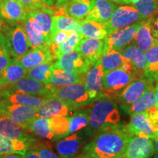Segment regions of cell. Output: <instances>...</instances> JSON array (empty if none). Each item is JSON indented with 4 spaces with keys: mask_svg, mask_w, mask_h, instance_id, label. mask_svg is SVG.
<instances>
[{
    "mask_svg": "<svg viewBox=\"0 0 158 158\" xmlns=\"http://www.w3.org/2000/svg\"><path fill=\"white\" fill-rule=\"evenodd\" d=\"M153 84L154 83L149 81L143 76H135L124 89L118 99L121 108L129 106L135 102L144 92H147Z\"/></svg>",
    "mask_w": 158,
    "mask_h": 158,
    "instance_id": "8fae6325",
    "label": "cell"
},
{
    "mask_svg": "<svg viewBox=\"0 0 158 158\" xmlns=\"http://www.w3.org/2000/svg\"><path fill=\"white\" fill-rule=\"evenodd\" d=\"M28 14L40 27L43 34L48 40V45H50L53 35V18L56 14V8L54 6H47L44 8L31 11Z\"/></svg>",
    "mask_w": 158,
    "mask_h": 158,
    "instance_id": "d6986e66",
    "label": "cell"
},
{
    "mask_svg": "<svg viewBox=\"0 0 158 158\" xmlns=\"http://www.w3.org/2000/svg\"><path fill=\"white\" fill-rule=\"evenodd\" d=\"M6 86H7L5 84V83L3 81L2 79L0 78V93H1L2 91L3 90V89L5 88Z\"/></svg>",
    "mask_w": 158,
    "mask_h": 158,
    "instance_id": "11a10c76",
    "label": "cell"
},
{
    "mask_svg": "<svg viewBox=\"0 0 158 158\" xmlns=\"http://www.w3.org/2000/svg\"><path fill=\"white\" fill-rule=\"evenodd\" d=\"M55 15L66 14L81 22L89 14L91 0H71L62 7H55Z\"/></svg>",
    "mask_w": 158,
    "mask_h": 158,
    "instance_id": "ac0fdd59",
    "label": "cell"
},
{
    "mask_svg": "<svg viewBox=\"0 0 158 158\" xmlns=\"http://www.w3.org/2000/svg\"><path fill=\"white\" fill-rule=\"evenodd\" d=\"M133 5L143 20L158 14V0H135Z\"/></svg>",
    "mask_w": 158,
    "mask_h": 158,
    "instance_id": "74e56055",
    "label": "cell"
},
{
    "mask_svg": "<svg viewBox=\"0 0 158 158\" xmlns=\"http://www.w3.org/2000/svg\"><path fill=\"white\" fill-rule=\"evenodd\" d=\"M45 5L49 6V7H53L56 3V0H43Z\"/></svg>",
    "mask_w": 158,
    "mask_h": 158,
    "instance_id": "f5cc1de1",
    "label": "cell"
},
{
    "mask_svg": "<svg viewBox=\"0 0 158 158\" xmlns=\"http://www.w3.org/2000/svg\"><path fill=\"white\" fill-rule=\"evenodd\" d=\"M29 140L12 139L0 134V155L19 154L24 155L29 148Z\"/></svg>",
    "mask_w": 158,
    "mask_h": 158,
    "instance_id": "4dcf8cb0",
    "label": "cell"
},
{
    "mask_svg": "<svg viewBox=\"0 0 158 158\" xmlns=\"http://www.w3.org/2000/svg\"><path fill=\"white\" fill-rule=\"evenodd\" d=\"M141 23H134L108 35L106 38L107 48L121 51L129 45L132 44Z\"/></svg>",
    "mask_w": 158,
    "mask_h": 158,
    "instance_id": "9a60e30c",
    "label": "cell"
},
{
    "mask_svg": "<svg viewBox=\"0 0 158 158\" xmlns=\"http://www.w3.org/2000/svg\"><path fill=\"white\" fill-rule=\"evenodd\" d=\"M143 21V19L135 7L124 5L116 7L109 20L104 23L103 26L108 35H109L119 29Z\"/></svg>",
    "mask_w": 158,
    "mask_h": 158,
    "instance_id": "5b68a950",
    "label": "cell"
},
{
    "mask_svg": "<svg viewBox=\"0 0 158 158\" xmlns=\"http://www.w3.org/2000/svg\"><path fill=\"white\" fill-rule=\"evenodd\" d=\"M91 64L100 62L107 50L106 38L102 40L82 38L76 48Z\"/></svg>",
    "mask_w": 158,
    "mask_h": 158,
    "instance_id": "4fadbf2b",
    "label": "cell"
},
{
    "mask_svg": "<svg viewBox=\"0 0 158 158\" xmlns=\"http://www.w3.org/2000/svg\"><path fill=\"white\" fill-rule=\"evenodd\" d=\"M71 109L72 108L62 100L55 98H48L40 107L37 108V117L53 118L67 116Z\"/></svg>",
    "mask_w": 158,
    "mask_h": 158,
    "instance_id": "ffe728a7",
    "label": "cell"
},
{
    "mask_svg": "<svg viewBox=\"0 0 158 158\" xmlns=\"http://www.w3.org/2000/svg\"><path fill=\"white\" fill-rule=\"evenodd\" d=\"M78 158H91V157H78Z\"/></svg>",
    "mask_w": 158,
    "mask_h": 158,
    "instance_id": "6125c7cd",
    "label": "cell"
},
{
    "mask_svg": "<svg viewBox=\"0 0 158 158\" xmlns=\"http://www.w3.org/2000/svg\"><path fill=\"white\" fill-rule=\"evenodd\" d=\"M146 113L147 114L148 119L154 133L158 131V107L155 106L151 108L146 111Z\"/></svg>",
    "mask_w": 158,
    "mask_h": 158,
    "instance_id": "ee69618b",
    "label": "cell"
},
{
    "mask_svg": "<svg viewBox=\"0 0 158 158\" xmlns=\"http://www.w3.org/2000/svg\"><path fill=\"white\" fill-rule=\"evenodd\" d=\"M54 61H51L29 68L27 70L26 76L45 84H48L49 79L54 69Z\"/></svg>",
    "mask_w": 158,
    "mask_h": 158,
    "instance_id": "d590c367",
    "label": "cell"
},
{
    "mask_svg": "<svg viewBox=\"0 0 158 158\" xmlns=\"http://www.w3.org/2000/svg\"><path fill=\"white\" fill-rule=\"evenodd\" d=\"M146 66L143 76L149 81H158V45H155L145 53Z\"/></svg>",
    "mask_w": 158,
    "mask_h": 158,
    "instance_id": "1f68e13d",
    "label": "cell"
},
{
    "mask_svg": "<svg viewBox=\"0 0 158 158\" xmlns=\"http://www.w3.org/2000/svg\"><path fill=\"white\" fill-rule=\"evenodd\" d=\"M127 126L119 125L97 134L84 148L81 157L91 158H122L132 137Z\"/></svg>",
    "mask_w": 158,
    "mask_h": 158,
    "instance_id": "6da1fadb",
    "label": "cell"
},
{
    "mask_svg": "<svg viewBox=\"0 0 158 158\" xmlns=\"http://www.w3.org/2000/svg\"><path fill=\"white\" fill-rule=\"evenodd\" d=\"M7 48L5 35L0 34V72L8 65L13 59Z\"/></svg>",
    "mask_w": 158,
    "mask_h": 158,
    "instance_id": "b9f144b4",
    "label": "cell"
},
{
    "mask_svg": "<svg viewBox=\"0 0 158 158\" xmlns=\"http://www.w3.org/2000/svg\"><path fill=\"white\" fill-rule=\"evenodd\" d=\"M120 52L124 59L133 66L135 76H143L146 66V57L144 51L133 43L124 48Z\"/></svg>",
    "mask_w": 158,
    "mask_h": 158,
    "instance_id": "cb8c5ba5",
    "label": "cell"
},
{
    "mask_svg": "<svg viewBox=\"0 0 158 158\" xmlns=\"http://www.w3.org/2000/svg\"><path fill=\"white\" fill-rule=\"evenodd\" d=\"M2 157H0V158H23V155H19V154H7V155H1Z\"/></svg>",
    "mask_w": 158,
    "mask_h": 158,
    "instance_id": "f907efd6",
    "label": "cell"
},
{
    "mask_svg": "<svg viewBox=\"0 0 158 158\" xmlns=\"http://www.w3.org/2000/svg\"><path fill=\"white\" fill-rule=\"evenodd\" d=\"M21 25L27 34L31 49L43 45H48V40L43 34L42 29L29 14Z\"/></svg>",
    "mask_w": 158,
    "mask_h": 158,
    "instance_id": "d4e9b609",
    "label": "cell"
},
{
    "mask_svg": "<svg viewBox=\"0 0 158 158\" xmlns=\"http://www.w3.org/2000/svg\"><path fill=\"white\" fill-rule=\"evenodd\" d=\"M4 35L10 54L13 59H20L30 48L27 34L21 24H9Z\"/></svg>",
    "mask_w": 158,
    "mask_h": 158,
    "instance_id": "52a82bcc",
    "label": "cell"
},
{
    "mask_svg": "<svg viewBox=\"0 0 158 158\" xmlns=\"http://www.w3.org/2000/svg\"><path fill=\"white\" fill-rule=\"evenodd\" d=\"M135 0H124L123 4H126V5H130V4H133Z\"/></svg>",
    "mask_w": 158,
    "mask_h": 158,
    "instance_id": "680465c9",
    "label": "cell"
},
{
    "mask_svg": "<svg viewBox=\"0 0 158 158\" xmlns=\"http://www.w3.org/2000/svg\"><path fill=\"white\" fill-rule=\"evenodd\" d=\"M154 147H155V154L158 153V139L154 140Z\"/></svg>",
    "mask_w": 158,
    "mask_h": 158,
    "instance_id": "9f6ffc18",
    "label": "cell"
},
{
    "mask_svg": "<svg viewBox=\"0 0 158 158\" xmlns=\"http://www.w3.org/2000/svg\"><path fill=\"white\" fill-rule=\"evenodd\" d=\"M84 75L79 73L66 72L54 66L48 84L56 86H63L76 83H84Z\"/></svg>",
    "mask_w": 158,
    "mask_h": 158,
    "instance_id": "83f0119b",
    "label": "cell"
},
{
    "mask_svg": "<svg viewBox=\"0 0 158 158\" xmlns=\"http://www.w3.org/2000/svg\"><path fill=\"white\" fill-rule=\"evenodd\" d=\"M155 94L156 98V105H157V107H158V81L156 82L155 86Z\"/></svg>",
    "mask_w": 158,
    "mask_h": 158,
    "instance_id": "db71d44e",
    "label": "cell"
},
{
    "mask_svg": "<svg viewBox=\"0 0 158 158\" xmlns=\"http://www.w3.org/2000/svg\"><path fill=\"white\" fill-rule=\"evenodd\" d=\"M70 1H71V0H56V3H55V5L54 6L56 7H62V6L65 5L66 3L69 2Z\"/></svg>",
    "mask_w": 158,
    "mask_h": 158,
    "instance_id": "816d5d0a",
    "label": "cell"
},
{
    "mask_svg": "<svg viewBox=\"0 0 158 158\" xmlns=\"http://www.w3.org/2000/svg\"><path fill=\"white\" fill-rule=\"evenodd\" d=\"M79 34L82 38L102 40L108 36L103 23L87 19L81 22Z\"/></svg>",
    "mask_w": 158,
    "mask_h": 158,
    "instance_id": "f546056e",
    "label": "cell"
},
{
    "mask_svg": "<svg viewBox=\"0 0 158 158\" xmlns=\"http://www.w3.org/2000/svg\"><path fill=\"white\" fill-rule=\"evenodd\" d=\"M68 120L69 130L68 135L86 127L89 124V114H78L68 117Z\"/></svg>",
    "mask_w": 158,
    "mask_h": 158,
    "instance_id": "60d3db41",
    "label": "cell"
},
{
    "mask_svg": "<svg viewBox=\"0 0 158 158\" xmlns=\"http://www.w3.org/2000/svg\"><path fill=\"white\" fill-rule=\"evenodd\" d=\"M152 19L143 20L138 27L137 32L134 38V44L139 48L146 52L150 48L155 45H158V42L154 38L151 31Z\"/></svg>",
    "mask_w": 158,
    "mask_h": 158,
    "instance_id": "484cf974",
    "label": "cell"
},
{
    "mask_svg": "<svg viewBox=\"0 0 158 158\" xmlns=\"http://www.w3.org/2000/svg\"><path fill=\"white\" fill-rule=\"evenodd\" d=\"M0 114L7 116L20 127L28 129L29 124L37 118V108L0 100Z\"/></svg>",
    "mask_w": 158,
    "mask_h": 158,
    "instance_id": "8992f818",
    "label": "cell"
},
{
    "mask_svg": "<svg viewBox=\"0 0 158 158\" xmlns=\"http://www.w3.org/2000/svg\"><path fill=\"white\" fill-rule=\"evenodd\" d=\"M81 138L78 134L68 135L57 142L56 148L60 158H73L81 147Z\"/></svg>",
    "mask_w": 158,
    "mask_h": 158,
    "instance_id": "f1b7e54d",
    "label": "cell"
},
{
    "mask_svg": "<svg viewBox=\"0 0 158 158\" xmlns=\"http://www.w3.org/2000/svg\"><path fill=\"white\" fill-rule=\"evenodd\" d=\"M151 31L153 37L158 42V14L152 19Z\"/></svg>",
    "mask_w": 158,
    "mask_h": 158,
    "instance_id": "7dc6e473",
    "label": "cell"
},
{
    "mask_svg": "<svg viewBox=\"0 0 158 158\" xmlns=\"http://www.w3.org/2000/svg\"><path fill=\"white\" fill-rule=\"evenodd\" d=\"M116 8V4L109 0H91L90 13L86 19L104 23L109 20Z\"/></svg>",
    "mask_w": 158,
    "mask_h": 158,
    "instance_id": "7402d4cb",
    "label": "cell"
},
{
    "mask_svg": "<svg viewBox=\"0 0 158 158\" xmlns=\"http://www.w3.org/2000/svg\"><path fill=\"white\" fill-rule=\"evenodd\" d=\"M54 60H56L54 54L48 45H43L31 48L19 59L20 62L27 70Z\"/></svg>",
    "mask_w": 158,
    "mask_h": 158,
    "instance_id": "e0dca14e",
    "label": "cell"
},
{
    "mask_svg": "<svg viewBox=\"0 0 158 158\" xmlns=\"http://www.w3.org/2000/svg\"><path fill=\"white\" fill-rule=\"evenodd\" d=\"M9 87L11 89L23 93L43 97V98H51L55 86L50 84H45L25 76Z\"/></svg>",
    "mask_w": 158,
    "mask_h": 158,
    "instance_id": "7c38bea8",
    "label": "cell"
},
{
    "mask_svg": "<svg viewBox=\"0 0 158 158\" xmlns=\"http://www.w3.org/2000/svg\"><path fill=\"white\" fill-rule=\"evenodd\" d=\"M48 98H43L21 92L11 89L9 86H6L0 93V100L10 102V103L21 104L23 106L38 108L42 106L45 100Z\"/></svg>",
    "mask_w": 158,
    "mask_h": 158,
    "instance_id": "2e32d148",
    "label": "cell"
},
{
    "mask_svg": "<svg viewBox=\"0 0 158 158\" xmlns=\"http://www.w3.org/2000/svg\"><path fill=\"white\" fill-rule=\"evenodd\" d=\"M51 98L62 100L72 109L82 107L92 101L82 82L63 86H55Z\"/></svg>",
    "mask_w": 158,
    "mask_h": 158,
    "instance_id": "277c9868",
    "label": "cell"
},
{
    "mask_svg": "<svg viewBox=\"0 0 158 158\" xmlns=\"http://www.w3.org/2000/svg\"><path fill=\"white\" fill-rule=\"evenodd\" d=\"M135 76L122 68L110 71L102 77L101 98L118 100Z\"/></svg>",
    "mask_w": 158,
    "mask_h": 158,
    "instance_id": "3957f363",
    "label": "cell"
},
{
    "mask_svg": "<svg viewBox=\"0 0 158 158\" xmlns=\"http://www.w3.org/2000/svg\"><path fill=\"white\" fill-rule=\"evenodd\" d=\"M126 126L132 135L154 139V132L150 125L146 112L131 115L130 123Z\"/></svg>",
    "mask_w": 158,
    "mask_h": 158,
    "instance_id": "44dd1931",
    "label": "cell"
},
{
    "mask_svg": "<svg viewBox=\"0 0 158 158\" xmlns=\"http://www.w3.org/2000/svg\"><path fill=\"white\" fill-rule=\"evenodd\" d=\"M71 31H59L55 32L52 35L51 37V41L49 46L51 47V49L56 48L57 45L61 44L64 40L68 37V35L70 34Z\"/></svg>",
    "mask_w": 158,
    "mask_h": 158,
    "instance_id": "f6af8a7d",
    "label": "cell"
},
{
    "mask_svg": "<svg viewBox=\"0 0 158 158\" xmlns=\"http://www.w3.org/2000/svg\"><path fill=\"white\" fill-rule=\"evenodd\" d=\"M50 118V128L54 134V139H58L68 136L69 120L66 116H57Z\"/></svg>",
    "mask_w": 158,
    "mask_h": 158,
    "instance_id": "ab89813d",
    "label": "cell"
},
{
    "mask_svg": "<svg viewBox=\"0 0 158 158\" xmlns=\"http://www.w3.org/2000/svg\"><path fill=\"white\" fill-rule=\"evenodd\" d=\"M124 62V58L121 52L110 48H107L100 59V64L104 74L122 68Z\"/></svg>",
    "mask_w": 158,
    "mask_h": 158,
    "instance_id": "836d02e7",
    "label": "cell"
},
{
    "mask_svg": "<svg viewBox=\"0 0 158 158\" xmlns=\"http://www.w3.org/2000/svg\"><path fill=\"white\" fill-rule=\"evenodd\" d=\"M155 106H157V105H156L155 87L152 84L149 89L144 92L138 100L129 106L122 107V109L125 113L133 115L135 114L147 111L150 108Z\"/></svg>",
    "mask_w": 158,
    "mask_h": 158,
    "instance_id": "603a6c76",
    "label": "cell"
},
{
    "mask_svg": "<svg viewBox=\"0 0 158 158\" xmlns=\"http://www.w3.org/2000/svg\"><path fill=\"white\" fill-rule=\"evenodd\" d=\"M90 62L81 54L77 48L61 55L55 61L54 67L66 72H76L86 75Z\"/></svg>",
    "mask_w": 158,
    "mask_h": 158,
    "instance_id": "ba28073f",
    "label": "cell"
},
{
    "mask_svg": "<svg viewBox=\"0 0 158 158\" xmlns=\"http://www.w3.org/2000/svg\"><path fill=\"white\" fill-rule=\"evenodd\" d=\"M27 70L20 62L19 59H13L11 62L0 72V78L7 86H10L25 77Z\"/></svg>",
    "mask_w": 158,
    "mask_h": 158,
    "instance_id": "4316f807",
    "label": "cell"
},
{
    "mask_svg": "<svg viewBox=\"0 0 158 158\" xmlns=\"http://www.w3.org/2000/svg\"><path fill=\"white\" fill-rule=\"evenodd\" d=\"M36 149L38 152L39 158H60L51 150L50 147L45 144H40Z\"/></svg>",
    "mask_w": 158,
    "mask_h": 158,
    "instance_id": "bcb514c9",
    "label": "cell"
},
{
    "mask_svg": "<svg viewBox=\"0 0 158 158\" xmlns=\"http://www.w3.org/2000/svg\"><path fill=\"white\" fill-rule=\"evenodd\" d=\"M155 155L152 139L133 135L128 141L122 158H150Z\"/></svg>",
    "mask_w": 158,
    "mask_h": 158,
    "instance_id": "9c48e42d",
    "label": "cell"
},
{
    "mask_svg": "<svg viewBox=\"0 0 158 158\" xmlns=\"http://www.w3.org/2000/svg\"><path fill=\"white\" fill-rule=\"evenodd\" d=\"M89 125L92 133L98 134L120 124L121 116L117 105L108 98H102L91 108Z\"/></svg>",
    "mask_w": 158,
    "mask_h": 158,
    "instance_id": "7a4b0ae2",
    "label": "cell"
},
{
    "mask_svg": "<svg viewBox=\"0 0 158 158\" xmlns=\"http://www.w3.org/2000/svg\"><path fill=\"white\" fill-rule=\"evenodd\" d=\"M103 75L100 61L91 64L85 75L84 84L92 100L101 98Z\"/></svg>",
    "mask_w": 158,
    "mask_h": 158,
    "instance_id": "5bb4252c",
    "label": "cell"
},
{
    "mask_svg": "<svg viewBox=\"0 0 158 158\" xmlns=\"http://www.w3.org/2000/svg\"><path fill=\"white\" fill-rule=\"evenodd\" d=\"M27 15L19 0H0V18L7 24H21Z\"/></svg>",
    "mask_w": 158,
    "mask_h": 158,
    "instance_id": "30bf717a",
    "label": "cell"
},
{
    "mask_svg": "<svg viewBox=\"0 0 158 158\" xmlns=\"http://www.w3.org/2000/svg\"><path fill=\"white\" fill-rule=\"evenodd\" d=\"M19 2L22 4L26 11L28 13L36 10L44 8L48 6L45 5L43 0H19Z\"/></svg>",
    "mask_w": 158,
    "mask_h": 158,
    "instance_id": "7bdbcfd3",
    "label": "cell"
},
{
    "mask_svg": "<svg viewBox=\"0 0 158 158\" xmlns=\"http://www.w3.org/2000/svg\"><path fill=\"white\" fill-rule=\"evenodd\" d=\"M23 158H39L38 152L37 149H32L27 151Z\"/></svg>",
    "mask_w": 158,
    "mask_h": 158,
    "instance_id": "c3c4849f",
    "label": "cell"
},
{
    "mask_svg": "<svg viewBox=\"0 0 158 158\" xmlns=\"http://www.w3.org/2000/svg\"><path fill=\"white\" fill-rule=\"evenodd\" d=\"M8 26L9 24H7V23L5 22V21L0 18V34H2V33L4 34L5 31H6V29L8 27Z\"/></svg>",
    "mask_w": 158,
    "mask_h": 158,
    "instance_id": "681fc988",
    "label": "cell"
},
{
    "mask_svg": "<svg viewBox=\"0 0 158 158\" xmlns=\"http://www.w3.org/2000/svg\"><path fill=\"white\" fill-rule=\"evenodd\" d=\"M28 129L36 133L41 137L54 139V135L51 132L50 128V118L45 117L35 118L31 123L29 124Z\"/></svg>",
    "mask_w": 158,
    "mask_h": 158,
    "instance_id": "f35d334b",
    "label": "cell"
},
{
    "mask_svg": "<svg viewBox=\"0 0 158 158\" xmlns=\"http://www.w3.org/2000/svg\"><path fill=\"white\" fill-rule=\"evenodd\" d=\"M155 139H158V131L155 132V133H154V139L153 140H155Z\"/></svg>",
    "mask_w": 158,
    "mask_h": 158,
    "instance_id": "91938a15",
    "label": "cell"
},
{
    "mask_svg": "<svg viewBox=\"0 0 158 158\" xmlns=\"http://www.w3.org/2000/svg\"><path fill=\"white\" fill-rule=\"evenodd\" d=\"M81 39L82 37L79 33H77L76 31H71L70 34L64 40V41H63L61 44L57 45L56 48L51 49L54 54L55 59L57 60V59L61 55L76 49L78 47Z\"/></svg>",
    "mask_w": 158,
    "mask_h": 158,
    "instance_id": "8d00e7d4",
    "label": "cell"
},
{
    "mask_svg": "<svg viewBox=\"0 0 158 158\" xmlns=\"http://www.w3.org/2000/svg\"><path fill=\"white\" fill-rule=\"evenodd\" d=\"M80 24L81 21L68 15H55L53 18V35L59 31H76L79 33Z\"/></svg>",
    "mask_w": 158,
    "mask_h": 158,
    "instance_id": "e575fe53",
    "label": "cell"
},
{
    "mask_svg": "<svg viewBox=\"0 0 158 158\" xmlns=\"http://www.w3.org/2000/svg\"><path fill=\"white\" fill-rule=\"evenodd\" d=\"M19 124L0 114V134L12 139L29 140Z\"/></svg>",
    "mask_w": 158,
    "mask_h": 158,
    "instance_id": "d6a6232c",
    "label": "cell"
},
{
    "mask_svg": "<svg viewBox=\"0 0 158 158\" xmlns=\"http://www.w3.org/2000/svg\"><path fill=\"white\" fill-rule=\"evenodd\" d=\"M109 1L115 4H123L124 2V0H109Z\"/></svg>",
    "mask_w": 158,
    "mask_h": 158,
    "instance_id": "6f0895ef",
    "label": "cell"
},
{
    "mask_svg": "<svg viewBox=\"0 0 158 158\" xmlns=\"http://www.w3.org/2000/svg\"><path fill=\"white\" fill-rule=\"evenodd\" d=\"M154 158H158V153L157 154V155H156V156Z\"/></svg>",
    "mask_w": 158,
    "mask_h": 158,
    "instance_id": "94428289",
    "label": "cell"
}]
</instances>
